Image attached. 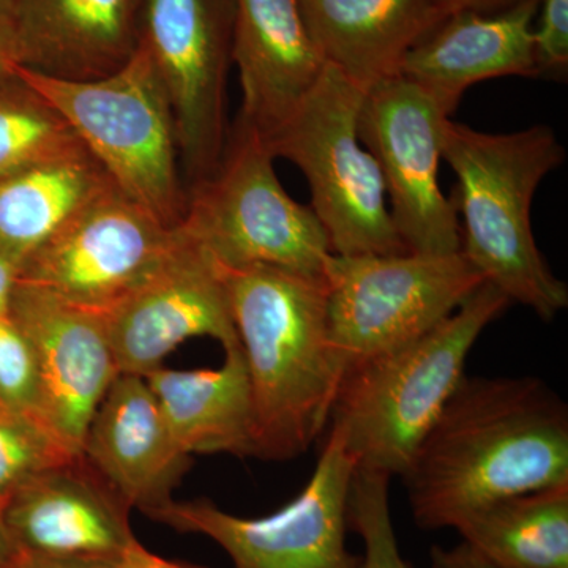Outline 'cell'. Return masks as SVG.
I'll list each match as a JSON object with an SVG mask.
<instances>
[{"label":"cell","mask_w":568,"mask_h":568,"mask_svg":"<svg viewBox=\"0 0 568 568\" xmlns=\"http://www.w3.org/2000/svg\"><path fill=\"white\" fill-rule=\"evenodd\" d=\"M418 528L568 481V407L538 377H467L402 476Z\"/></svg>","instance_id":"1"},{"label":"cell","mask_w":568,"mask_h":568,"mask_svg":"<svg viewBox=\"0 0 568 568\" xmlns=\"http://www.w3.org/2000/svg\"><path fill=\"white\" fill-rule=\"evenodd\" d=\"M222 271L252 388L254 457H301L331 420L345 377L325 280L268 265Z\"/></svg>","instance_id":"2"},{"label":"cell","mask_w":568,"mask_h":568,"mask_svg":"<svg viewBox=\"0 0 568 568\" xmlns=\"http://www.w3.org/2000/svg\"><path fill=\"white\" fill-rule=\"evenodd\" d=\"M443 160L457 175L462 253L510 304L555 320L568 306V286L541 256L530 222L538 186L566 160L555 130L487 133L448 119Z\"/></svg>","instance_id":"3"},{"label":"cell","mask_w":568,"mask_h":568,"mask_svg":"<svg viewBox=\"0 0 568 568\" xmlns=\"http://www.w3.org/2000/svg\"><path fill=\"white\" fill-rule=\"evenodd\" d=\"M510 301L485 282L420 338L347 369L331 422L355 469L406 473L422 440L465 379L470 351Z\"/></svg>","instance_id":"4"},{"label":"cell","mask_w":568,"mask_h":568,"mask_svg":"<svg viewBox=\"0 0 568 568\" xmlns=\"http://www.w3.org/2000/svg\"><path fill=\"white\" fill-rule=\"evenodd\" d=\"M20 71L58 108L129 200L168 230L182 226L189 190L174 114L151 59L141 48L122 70L102 80L55 81Z\"/></svg>","instance_id":"5"},{"label":"cell","mask_w":568,"mask_h":568,"mask_svg":"<svg viewBox=\"0 0 568 568\" xmlns=\"http://www.w3.org/2000/svg\"><path fill=\"white\" fill-rule=\"evenodd\" d=\"M274 162L261 136L235 119L219 168L190 186L181 227L220 267L268 265L324 280L327 234L313 209L283 189Z\"/></svg>","instance_id":"6"},{"label":"cell","mask_w":568,"mask_h":568,"mask_svg":"<svg viewBox=\"0 0 568 568\" xmlns=\"http://www.w3.org/2000/svg\"><path fill=\"white\" fill-rule=\"evenodd\" d=\"M365 93L325 67L304 103L265 144L275 159L293 162L312 192L313 212L332 253L395 254L407 248L388 209L375 156L358 138Z\"/></svg>","instance_id":"7"},{"label":"cell","mask_w":568,"mask_h":568,"mask_svg":"<svg viewBox=\"0 0 568 568\" xmlns=\"http://www.w3.org/2000/svg\"><path fill=\"white\" fill-rule=\"evenodd\" d=\"M324 280L328 335L345 375L420 338L485 283L462 252L332 253Z\"/></svg>","instance_id":"8"},{"label":"cell","mask_w":568,"mask_h":568,"mask_svg":"<svg viewBox=\"0 0 568 568\" xmlns=\"http://www.w3.org/2000/svg\"><path fill=\"white\" fill-rule=\"evenodd\" d=\"M355 462L332 426L315 473L301 495L267 517L227 514L212 500H171L151 519L220 545L233 568H357L347 548Z\"/></svg>","instance_id":"9"},{"label":"cell","mask_w":568,"mask_h":568,"mask_svg":"<svg viewBox=\"0 0 568 568\" xmlns=\"http://www.w3.org/2000/svg\"><path fill=\"white\" fill-rule=\"evenodd\" d=\"M234 0H141L140 48L173 110L186 190L211 178L227 134Z\"/></svg>","instance_id":"10"},{"label":"cell","mask_w":568,"mask_h":568,"mask_svg":"<svg viewBox=\"0 0 568 568\" xmlns=\"http://www.w3.org/2000/svg\"><path fill=\"white\" fill-rule=\"evenodd\" d=\"M448 119L436 100L402 74L362 100L358 138L383 174L392 220L407 252H462L457 207L439 185Z\"/></svg>","instance_id":"11"},{"label":"cell","mask_w":568,"mask_h":568,"mask_svg":"<svg viewBox=\"0 0 568 568\" xmlns=\"http://www.w3.org/2000/svg\"><path fill=\"white\" fill-rule=\"evenodd\" d=\"M178 230H168L114 186L33 254L20 280L106 313L162 263Z\"/></svg>","instance_id":"12"},{"label":"cell","mask_w":568,"mask_h":568,"mask_svg":"<svg viewBox=\"0 0 568 568\" xmlns=\"http://www.w3.org/2000/svg\"><path fill=\"white\" fill-rule=\"evenodd\" d=\"M119 372L148 376L186 339L241 347L223 271L182 227L148 278L104 313Z\"/></svg>","instance_id":"13"},{"label":"cell","mask_w":568,"mask_h":568,"mask_svg":"<svg viewBox=\"0 0 568 568\" xmlns=\"http://www.w3.org/2000/svg\"><path fill=\"white\" fill-rule=\"evenodd\" d=\"M9 316L36 349L41 422L70 455L80 457L93 414L121 375L104 313L20 280Z\"/></svg>","instance_id":"14"},{"label":"cell","mask_w":568,"mask_h":568,"mask_svg":"<svg viewBox=\"0 0 568 568\" xmlns=\"http://www.w3.org/2000/svg\"><path fill=\"white\" fill-rule=\"evenodd\" d=\"M132 507L84 458L40 470L2 508V521L21 555L115 560L138 544Z\"/></svg>","instance_id":"15"},{"label":"cell","mask_w":568,"mask_h":568,"mask_svg":"<svg viewBox=\"0 0 568 568\" xmlns=\"http://www.w3.org/2000/svg\"><path fill=\"white\" fill-rule=\"evenodd\" d=\"M237 121L267 142L293 118L325 70L298 0H234Z\"/></svg>","instance_id":"16"},{"label":"cell","mask_w":568,"mask_h":568,"mask_svg":"<svg viewBox=\"0 0 568 568\" xmlns=\"http://www.w3.org/2000/svg\"><path fill=\"white\" fill-rule=\"evenodd\" d=\"M82 455L132 508L151 517L190 466L145 377L121 373L97 407Z\"/></svg>","instance_id":"17"},{"label":"cell","mask_w":568,"mask_h":568,"mask_svg":"<svg viewBox=\"0 0 568 568\" xmlns=\"http://www.w3.org/2000/svg\"><path fill=\"white\" fill-rule=\"evenodd\" d=\"M540 0H521L497 13L458 11L409 51L402 77L414 82L448 115L467 89L504 77H538L532 22Z\"/></svg>","instance_id":"18"},{"label":"cell","mask_w":568,"mask_h":568,"mask_svg":"<svg viewBox=\"0 0 568 568\" xmlns=\"http://www.w3.org/2000/svg\"><path fill=\"white\" fill-rule=\"evenodd\" d=\"M141 0H21L18 67L55 81L102 80L140 50Z\"/></svg>","instance_id":"19"},{"label":"cell","mask_w":568,"mask_h":568,"mask_svg":"<svg viewBox=\"0 0 568 568\" xmlns=\"http://www.w3.org/2000/svg\"><path fill=\"white\" fill-rule=\"evenodd\" d=\"M325 65L364 93L403 62L448 13L436 0H298Z\"/></svg>","instance_id":"20"},{"label":"cell","mask_w":568,"mask_h":568,"mask_svg":"<svg viewBox=\"0 0 568 568\" xmlns=\"http://www.w3.org/2000/svg\"><path fill=\"white\" fill-rule=\"evenodd\" d=\"M216 369L162 368L145 377L183 454L254 457L252 388L241 347Z\"/></svg>","instance_id":"21"},{"label":"cell","mask_w":568,"mask_h":568,"mask_svg":"<svg viewBox=\"0 0 568 568\" xmlns=\"http://www.w3.org/2000/svg\"><path fill=\"white\" fill-rule=\"evenodd\" d=\"M114 186L88 149L0 182V253L21 271L82 209Z\"/></svg>","instance_id":"22"},{"label":"cell","mask_w":568,"mask_h":568,"mask_svg":"<svg viewBox=\"0 0 568 568\" xmlns=\"http://www.w3.org/2000/svg\"><path fill=\"white\" fill-rule=\"evenodd\" d=\"M455 530L497 568L568 566V481L497 500Z\"/></svg>","instance_id":"23"},{"label":"cell","mask_w":568,"mask_h":568,"mask_svg":"<svg viewBox=\"0 0 568 568\" xmlns=\"http://www.w3.org/2000/svg\"><path fill=\"white\" fill-rule=\"evenodd\" d=\"M81 149L67 119L18 67L0 70V182Z\"/></svg>","instance_id":"24"},{"label":"cell","mask_w":568,"mask_h":568,"mask_svg":"<svg viewBox=\"0 0 568 568\" xmlns=\"http://www.w3.org/2000/svg\"><path fill=\"white\" fill-rule=\"evenodd\" d=\"M390 477L355 469L349 496L351 529L364 541L357 568H414L399 551L390 514Z\"/></svg>","instance_id":"25"},{"label":"cell","mask_w":568,"mask_h":568,"mask_svg":"<svg viewBox=\"0 0 568 568\" xmlns=\"http://www.w3.org/2000/svg\"><path fill=\"white\" fill-rule=\"evenodd\" d=\"M73 458L37 418L0 409V514L29 478Z\"/></svg>","instance_id":"26"},{"label":"cell","mask_w":568,"mask_h":568,"mask_svg":"<svg viewBox=\"0 0 568 568\" xmlns=\"http://www.w3.org/2000/svg\"><path fill=\"white\" fill-rule=\"evenodd\" d=\"M0 406L41 422L39 361L31 339L10 316L0 317Z\"/></svg>","instance_id":"27"},{"label":"cell","mask_w":568,"mask_h":568,"mask_svg":"<svg viewBox=\"0 0 568 568\" xmlns=\"http://www.w3.org/2000/svg\"><path fill=\"white\" fill-rule=\"evenodd\" d=\"M540 17L532 29L538 77L562 78L568 69V0H540Z\"/></svg>","instance_id":"28"},{"label":"cell","mask_w":568,"mask_h":568,"mask_svg":"<svg viewBox=\"0 0 568 568\" xmlns=\"http://www.w3.org/2000/svg\"><path fill=\"white\" fill-rule=\"evenodd\" d=\"M20 2L0 0V70H10L20 62Z\"/></svg>","instance_id":"29"},{"label":"cell","mask_w":568,"mask_h":568,"mask_svg":"<svg viewBox=\"0 0 568 568\" xmlns=\"http://www.w3.org/2000/svg\"><path fill=\"white\" fill-rule=\"evenodd\" d=\"M432 568H497L466 541L452 548H432Z\"/></svg>","instance_id":"30"},{"label":"cell","mask_w":568,"mask_h":568,"mask_svg":"<svg viewBox=\"0 0 568 568\" xmlns=\"http://www.w3.org/2000/svg\"><path fill=\"white\" fill-rule=\"evenodd\" d=\"M115 560L48 558V556L21 555L14 568H114Z\"/></svg>","instance_id":"31"},{"label":"cell","mask_w":568,"mask_h":568,"mask_svg":"<svg viewBox=\"0 0 568 568\" xmlns=\"http://www.w3.org/2000/svg\"><path fill=\"white\" fill-rule=\"evenodd\" d=\"M114 568H192V566L160 558L138 541L125 555L115 560Z\"/></svg>","instance_id":"32"},{"label":"cell","mask_w":568,"mask_h":568,"mask_svg":"<svg viewBox=\"0 0 568 568\" xmlns=\"http://www.w3.org/2000/svg\"><path fill=\"white\" fill-rule=\"evenodd\" d=\"M448 14L458 11H476V13H497L517 6L521 0H436Z\"/></svg>","instance_id":"33"},{"label":"cell","mask_w":568,"mask_h":568,"mask_svg":"<svg viewBox=\"0 0 568 568\" xmlns=\"http://www.w3.org/2000/svg\"><path fill=\"white\" fill-rule=\"evenodd\" d=\"M20 282V271L9 257L0 253V317L9 316L11 298Z\"/></svg>","instance_id":"34"},{"label":"cell","mask_w":568,"mask_h":568,"mask_svg":"<svg viewBox=\"0 0 568 568\" xmlns=\"http://www.w3.org/2000/svg\"><path fill=\"white\" fill-rule=\"evenodd\" d=\"M20 558L21 552L14 547L13 540L3 526L2 514H0V568H14Z\"/></svg>","instance_id":"35"},{"label":"cell","mask_w":568,"mask_h":568,"mask_svg":"<svg viewBox=\"0 0 568 568\" xmlns=\"http://www.w3.org/2000/svg\"><path fill=\"white\" fill-rule=\"evenodd\" d=\"M545 568H568V566H556V567H545Z\"/></svg>","instance_id":"36"},{"label":"cell","mask_w":568,"mask_h":568,"mask_svg":"<svg viewBox=\"0 0 568 568\" xmlns=\"http://www.w3.org/2000/svg\"><path fill=\"white\" fill-rule=\"evenodd\" d=\"M0 409H6V407L0 406Z\"/></svg>","instance_id":"37"},{"label":"cell","mask_w":568,"mask_h":568,"mask_svg":"<svg viewBox=\"0 0 568 568\" xmlns=\"http://www.w3.org/2000/svg\"><path fill=\"white\" fill-rule=\"evenodd\" d=\"M192 568H200V567H193V566H192Z\"/></svg>","instance_id":"38"}]
</instances>
